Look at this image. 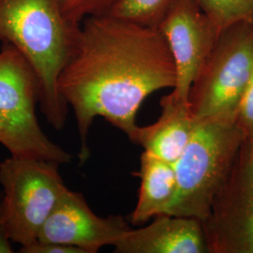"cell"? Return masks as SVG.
I'll list each match as a JSON object with an SVG mask.
<instances>
[{"instance_id":"5b68a950","label":"cell","mask_w":253,"mask_h":253,"mask_svg":"<svg viewBox=\"0 0 253 253\" xmlns=\"http://www.w3.org/2000/svg\"><path fill=\"white\" fill-rule=\"evenodd\" d=\"M253 70V24L222 29L190 86L188 102L198 119L235 122Z\"/></svg>"},{"instance_id":"6da1fadb","label":"cell","mask_w":253,"mask_h":253,"mask_svg":"<svg viewBox=\"0 0 253 253\" xmlns=\"http://www.w3.org/2000/svg\"><path fill=\"white\" fill-rule=\"evenodd\" d=\"M175 82L174 61L159 28L111 14L84 20L58 80L77 123L79 164L90 157L88 135L95 118H104L135 144L142 103L156 91L173 88Z\"/></svg>"},{"instance_id":"4fadbf2b","label":"cell","mask_w":253,"mask_h":253,"mask_svg":"<svg viewBox=\"0 0 253 253\" xmlns=\"http://www.w3.org/2000/svg\"><path fill=\"white\" fill-rule=\"evenodd\" d=\"M177 0H118L108 14L147 27H159Z\"/></svg>"},{"instance_id":"3957f363","label":"cell","mask_w":253,"mask_h":253,"mask_svg":"<svg viewBox=\"0 0 253 253\" xmlns=\"http://www.w3.org/2000/svg\"><path fill=\"white\" fill-rule=\"evenodd\" d=\"M244 139L236 121L200 119L189 145L173 163L177 192L169 215L202 222L208 218Z\"/></svg>"},{"instance_id":"9c48e42d","label":"cell","mask_w":253,"mask_h":253,"mask_svg":"<svg viewBox=\"0 0 253 253\" xmlns=\"http://www.w3.org/2000/svg\"><path fill=\"white\" fill-rule=\"evenodd\" d=\"M132 227L122 216L99 217L84 195L65 190L41 230L38 240L68 245L84 253H96L114 246Z\"/></svg>"},{"instance_id":"30bf717a","label":"cell","mask_w":253,"mask_h":253,"mask_svg":"<svg viewBox=\"0 0 253 253\" xmlns=\"http://www.w3.org/2000/svg\"><path fill=\"white\" fill-rule=\"evenodd\" d=\"M147 226L131 228L114 245L116 253H208L201 220L161 215Z\"/></svg>"},{"instance_id":"277c9868","label":"cell","mask_w":253,"mask_h":253,"mask_svg":"<svg viewBox=\"0 0 253 253\" xmlns=\"http://www.w3.org/2000/svg\"><path fill=\"white\" fill-rule=\"evenodd\" d=\"M36 75L16 47L0 50V144L10 155L70 163L73 156L46 135L37 118Z\"/></svg>"},{"instance_id":"e0dca14e","label":"cell","mask_w":253,"mask_h":253,"mask_svg":"<svg viewBox=\"0 0 253 253\" xmlns=\"http://www.w3.org/2000/svg\"><path fill=\"white\" fill-rule=\"evenodd\" d=\"M19 253H84V252L75 247L68 245L57 244L52 242H44L38 240L31 244L20 247Z\"/></svg>"},{"instance_id":"ba28073f","label":"cell","mask_w":253,"mask_h":253,"mask_svg":"<svg viewBox=\"0 0 253 253\" xmlns=\"http://www.w3.org/2000/svg\"><path fill=\"white\" fill-rule=\"evenodd\" d=\"M175 65L176 82L170 93L188 102L190 86L217 41L219 31L197 0H177L158 27Z\"/></svg>"},{"instance_id":"8992f818","label":"cell","mask_w":253,"mask_h":253,"mask_svg":"<svg viewBox=\"0 0 253 253\" xmlns=\"http://www.w3.org/2000/svg\"><path fill=\"white\" fill-rule=\"evenodd\" d=\"M59 166L53 161L12 155L0 163L4 222L11 242L22 247L38 239L68 189Z\"/></svg>"},{"instance_id":"5bb4252c","label":"cell","mask_w":253,"mask_h":253,"mask_svg":"<svg viewBox=\"0 0 253 253\" xmlns=\"http://www.w3.org/2000/svg\"><path fill=\"white\" fill-rule=\"evenodd\" d=\"M220 32L240 22L253 24V0H197Z\"/></svg>"},{"instance_id":"9a60e30c","label":"cell","mask_w":253,"mask_h":253,"mask_svg":"<svg viewBox=\"0 0 253 253\" xmlns=\"http://www.w3.org/2000/svg\"><path fill=\"white\" fill-rule=\"evenodd\" d=\"M118 0H59L65 17L73 25L80 26L92 16L108 14Z\"/></svg>"},{"instance_id":"7a4b0ae2","label":"cell","mask_w":253,"mask_h":253,"mask_svg":"<svg viewBox=\"0 0 253 253\" xmlns=\"http://www.w3.org/2000/svg\"><path fill=\"white\" fill-rule=\"evenodd\" d=\"M80 26L70 23L59 0H0V41L16 47L36 75L40 109L55 130L63 129L69 105L58 80L78 42Z\"/></svg>"},{"instance_id":"8fae6325","label":"cell","mask_w":253,"mask_h":253,"mask_svg":"<svg viewBox=\"0 0 253 253\" xmlns=\"http://www.w3.org/2000/svg\"><path fill=\"white\" fill-rule=\"evenodd\" d=\"M162 115L149 126H140L135 145L167 163H175L194 134L200 119L190 111L189 102L176 100L171 94L161 100Z\"/></svg>"},{"instance_id":"52a82bcc","label":"cell","mask_w":253,"mask_h":253,"mask_svg":"<svg viewBox=\"0 0 253 253\" xmlns=\"http://www.w3.org/2000/svg\"><path fill=\"white\" fill-rule=\"evenodd\" d=\"M208 253H253V143L243 141L202 222Z\"/></svg>"},{"instance_id":"2e32d148","label":"cell","mask_w":253,"mask_h":253,"mask_svg":"<svg viewBox=\"0 0 253 253\" xmlns=\"http://www.w3.org/2000/svg\"><path fill=\"white\" fill-rule=\"evenodd\" d=\"M236 122L245 140L253 143V70L239 103Z\"/></svg>"},{"instance_id":"7c38bea8","label":"cell","mask_w":253,"mask_h":253,"mask_svg":"<svg viewBox=\"0 0 253 253\" xmlns=\"http://www.w3.org/2000/svg\"><path fill=\"white\" fill-rule=\"evenodd\" d=\"M136 175L140 178L139 198L131 213L132 225H141L161 215H169L177 192L173 164L144 151Z\"/></svg>"},{"instance_id":"ac0fdd59","label":"cell","mask_w":253,"mask_h":253,"mask_svg":"<svg viewBox=\"0 0 253 253\" xmlns=\"http://www.w3.org/2000/svg\"><path fill=\"white\" fill-rule=\"evenodd\" d=\"M14 252L11 247V240L6 230L3 215V193L0 192V253H12Z\"/></svg>"}]
</instances>
